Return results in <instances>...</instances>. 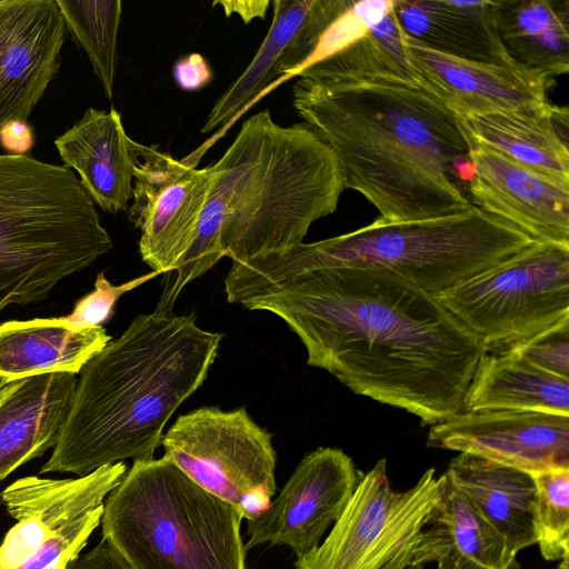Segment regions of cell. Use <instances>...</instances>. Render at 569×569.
<instances>
[{
	"label": "cell",
	"instance_id": "cell-1",
	"mask_svg": "<svg viewBox=\"0 0 569 569\" xmlns=\"http://www.w3.org/2000/svg\"><path fill=\"white\" fill-rule=\"evenodd\" d=\"M241 306L281 318L309 366L357 395L412 413L422 426L465 410L486 351L436 297L381 269L311 271Z\"/></svg>",
	"mask_w": 569,
	"mask_h": 569
},
{
	"label": "cell",
	"instance_id": "cell-2",
	"mask_svg": "<svg viewBox=\"0 0 569 569\" xmlns=\"http://www.w3.org/2000/svg\"><path fill=\"white\" fill-rule=\"evenodd\" d=\"M292 104L332 150L345 189L361 193L378 219L423 221L472 207L470 141L458 116L420 87L299 78Z\"/></svg>",
	"mask_w": 569,
	"mask_h": 569
},
{
	"label": "cell",
	"instance_id": "cell-3",
	"mask_svg": "<svg viewBox=\"0 0 569 569\" xmlns=\"http://www.w3.org/2000/svg\"><path fill=\"white\" fill-rule=\"evenodd\" d=\"M196 239L164 273L157 308L173 309L182 289L221 258L246 261L302 242L333 213L345 189L330 147L305 122L277 123L268 109L248 118L220 159Z\"/></svg>",
	"mask_w": 569,
	"mask_h": 569
},
{
	"label": "cell",
	"instance_id": "cell-4",
	"mask_svg": "<svg viewBox=\"0 0 569 569\" xmlns=\"http://www.w3.org/2000/svg\"><path fill=\"white\" fill-rule=\"evenodd\" d=\"M221 339L193 313L156 308L137 316L81 369L68 420L40 473L81 477L154 458L167 422L207 379Z\"/></svg>",
	"mask_w": 569,
	"mask_h": 569
},
{
	"label": "cell",
	"instance_id": "cell-5",
	"mask_svg": "<svg viewBox=\"0 0 569 569\" xmlns=\"http://www.w3.org/2000/svg\"><path fill=\"white\" fill-rule=\"evenodd\" d=\"M537 241L476 207L439 219L386 222L281 252L232 261L224 279L230 303H244L303 273L335 268L381 269L438 297L530 248Z\"/></svg>",
	"mask_w": 569,
	"mask_h": 569
},
{
	"label": "cell",
	"instance_id": "cell-6",
	"mask_svg": "<svg viewBox=\"0 0 569 569\" xmlns=\"http://www.w3.org/2000/svg\"><path fill=\"white\" fill-rule=\"evenodd\" d=\"M112 248L74 172L0 153V315L48 297Z\"/></svg>",
	"mask_w": 569,
	"mask_h": 569
},
{
	"label": "cell",
	"instance_id": "cell-7",
	"mask_svg": "<svg viewBox=\"0 0 569 569\" xmlns=\"http://www.w3.org/2000/svg\"><path fill=\"white\" fill-rule=\"evenodd\" d=\"M242 519L161 457L133 461L100 525L131 569H246Z\"/></svg>",
	"mask_w": 569,
	"mask_h": 569
},
{
	"label": "cell",
	"instance_id": "cell-8",
	"mask_svg": "<svg viewBox=\"0 0 569 569\" xmlns=\"http://www.w3.org/2000/svg\"><path fill=\"white\" fill-rule=\"evenodd\" d=\"M486 351H501L569 320V246L537 241L436 297Z\"/></svg>",
	"mask_w": 569,
	"mask_h": 569
},
{
	"label": "cell",
	"instance_id": "cell-9",
	"mask_svg": "<svg viewBox=\"0 0 569 569\" xmlns=\"http://www.w3.org/2000/svg\"><path fill=\"white\" fill-rule=\"evenodd\" d=\"M271 439L244 407H200L179 416L161 446L163 458L249 521L268 508L277 490Z\"/></svg>",
	"mask_w": 569,
	"mask_h": 569
},
{
	"label": "cell",
	"instance_id": "cell-10",
	"mask_svg": "<svg viewBox=\"0 0 569 569\" xmlns=\"http://www.w3.org/2000/svg\"><path fill=\"white\" fill-rule=\"evenodd\" d=\"M430 468L415 486L392 489L386 459L359 482L323 542L298 558L296 569H408L441 490Z\"/></svg>",
	"mask_w": 569,
	"mask_h": 569
},
{
	"label": "cell",
	"instance_id": "cell-11",
	"mask_svg": "<svg viewBox=\"0 0 569 569\" xmlns=\"http://www.w3.org/2000/svg\"><path fill=\"white\" fill-rule=\"evenodd\" d=\"M124 462L78 478H20L0 500L16 523L0 543V569H66L100 525L106 498L121 481Z\"/></svg>",
	"mask_w": 569,
	"mask_h": 569
},
{
	"label": "cell",
	"instance_id": "cell-12",
	"mask_svg": "<svg viewBox=\"0 0 569 569\" xmlns=\"http://www.w3.org/2000/svg\"><path fill=\"white\" fill-rule=\"evenodd\" d=\"M132 204L129 221L141 231L139 252L152 271L176 269L191 248L207 202L210 167L197 169L158 146L134 142Z\"/></svg>",
	"mask_w": 569,
	"mask_h": 569
},
{
	"label": "cell",
	"instance_id": "cell-13",
	"mask_svg": "<svg viewBox=\"0 0 569 569\" xmlns=\"http://www.w3.org/2000/svg\"><path fill=\"white\" fill-rule=\"evenodd\" d=\"M360 477L341 449L321 447L308 452L278 497L248 521V547L287 546L297 559L310 553L343 512Z\"/></svg>",
	"mask_w": 569,
	"mask_h": 569
},
{
	"label": "cell",
	"instance_id": "cell-14",
	"mask_svg": "<svg viewBox=\"0 0 569 569\" xmlns=\"http://www.w3.org/2000/svg\"><path fill=\"white\" fill-rule=\"evenodd\" d=\"M426 446L473 455L529 473L569 467V416L463 410L431 426Z\"/></svg>",
	"mask_w": 569,
	"mask_h": 569
},
{
	"label": "cell",
	"instance_id": "cell-15",
	"mask_svg": "<svg viewBox=\"0 0 569 569\" xmlns=\"http://www.w3.org/2000/svg\"><path fill=\"white\" fill-rule=\"evenodd\" d=\"M67 31L56 0H0V129L28 120L57 76Z\"/></svg>",
	"mask_w": 569,
	"mask_h": 569
},
{
	"label": "cell",
	"instance_id": "cell-16",
	"mask_svg": "<svg viewBox=\"0 0 569 569\" xmlns=\"http://www.w3.org/2000/svg\"><path fill=\"white\" fill-rule=\"evenodd\" d=\"M353 0H274L273 18L252 60L221 94L201 132L219 128L244 110L278 77L297 74L322 34Z\"/></svg>",
	"mask_w": 569,
	"mask_h": 569
},
{
	"label": "cell",
	"instance_id": "cell-17",
	"mask_svg": "<svg viewBox=\"0 0 569 569\" xmlns=\"http://www.w3.org/2000/svg\"><path fill=\"white\" fill-rule=\"evenodd\" d=\"M405 38L419 87L459 118L543 103L556 84V78L517 63L459 59Z\"/></svg>",
	"mask_w": 569,
	"mask_h": 569
},
{
	"label": "cell",
	"instance_id": "cell-18",
	"mask_svg": "<svg viewBox=\"0 0 569 569\" xmlns=\"http://www.w3.org/2000/svg\"><path fill=\"white\" fill-rule=\"evenodd\" d=\"M470 160L475 172L467 192L473 207L536 241L569 246V188L472 141Z\"/></svg>",
	"mask_w": 569,
	"mask_h": 569
},
{
	"label": "cell",
	"instance_id": "cell-19",
	"mask_svg": "<svg viewBox=\"0 0 569 569\" xmlns=\"http://www.w3.org/2000/svg\"><path fill=\"white\" fill-rule=\"evenodd\" d=\"M77 383L70 372L0 383V481L57 445Z\"/></svg>",
	"mask_w": 569,
	"mask_h": 569
},
{
	"label": "cell",
	"instance_id": "cell-20",
	"mask_svg": "<svg viewBox=\"0 0 569 569\" xmlns=\"http://www.w3.org/2000/svg\"><path fill=\"white\" fill-rule=\"evenodd\" d=\"M126 133L120 113L89 108L54 146L64 167L79 174L80 183L102 210L128 211L132 199L133 168L138 156Z\"/></svg>",
	"mask_w": 569,
	"mask_h": 569
},
{
	"label": "cell",
	"instance_id": "cell-21",
	"mask_svg": "<svg viewBox=\"0 0 569 569\" xmlns=\"http://www.w3.org/2000/svg\"><path fill=\"white\" fill-rule=\"evenodd\" d=\"M459 118V117H458ZM468 139L569 188V112L548 101L459 118Z\"/></svg>",
	"mask_w": 569,
	"mask_h": 569
},
{
	"label": "cell",
	"instance_id": "cell-22",
	"mask_svg": "<svg viewBox=\"0 0 569 569\" xmlns=\"http://www.w3.org/2000/svg\"><path fill=\"white\" fill-rule=\"evenodd\" d=\"M439 500L420 533L409 569H518L517 556L445 473Z\"/></svg>",
	"mask_w": 569,
	"mask_h": 569
},
{
	"label": "cell",
	"instance_id": "cell-23",
	"mask_svg": "<svg viewBox=\"0 0 569 569\" xmlns=\"http://www.w3.org/2000/svg\"><path fill=\"white\" fill-rule=\"evenodd\" d=\"M492 0H396L403 34L437 52L482 63H516L505 49ZM518 64V63H517Z\"/></svg>",
	"mask_w": 569,
	"mask_h": 569
},
{
	"label": "cell",
	"instance_id": "cell-24",
	"mask_svg": "<svg viewBox=\"0 0 569 569\" xmlns=\"http://www.w3.org/2000/svg\"><path fill=\"white\" fill-rule=\"evenodd\" d=\"M445 475L499 532L515 556L537 543L536 487L529 472L459 453Z\"/></svg>",
	"mask_w": 569,
	"mask_h": 569
},
{
	"label": "cell",
	"instance_id": "cell-25",
	"mask_svg": "<svg viewBox=\"0 0 569 569\" xmlns=\"http://www.w3.org/2000/svg\"><path fill=\"white\" fill-rule=\"evenodd\" d=\"M102 326L80 327L67 317L0 325V383L50 373H80L109 342Z\"/></svg>",
	"mask_w": 569,
	"mask_h": 569
},
{
	"label": "cell",
	"instance_id": "cell-26",
	"mask_svg": "<svg viewBox=\"0 0 569 569\" xmlns=\"http://www.w3.org/2000/svg\"><path fill=\"white\" fill-rule=\"evenodd\" d=\"M465 410H521L569 416V379L532 366L511 349L485 351L466 392Z\"/></svg>",
	"mask_w": 569,
	"mask_h": 569
},
{
	"label": "cell",
	"instance_id": "cell-27",
	"mask_svg": "<svg viewBox=\"0 0 569 569\" xmlns=\"http://www.w3.org/2000/svg\"><path fill=\"white\" fill-rule=\"evenodd\" d=\"M496 21L516 63L552 78L568 73V0H498Z\"/></svg>",
	"mask_w": 569,
	"mask_h": 569
},
{
	"label": "cell",
	"instance_id": "cell-28",
	"mask_svg": "<svg viewBox=\"0 0 569 569\" xmlns=\"http://www.w3.org/2000/svg\"><path fill=\"white\" fill-rule=\"evenodd\" d=\"M297 74L320 86L383 81L419 87L393 9L365 37Z\"/></svg>",
	"mask_w": 569,
	"mask_h": 569
},
{
	"label": "cell",
	"instance_id": "cell-29",
	"mask_svg": "<svg viewBox=\"0 0 569 569\" xmlns=\"http://www.w3.org/2000/svg\"><path fill=\"white\" fill-rule=\"evenodd\" d=\"M69 30L87 52L104 96L111 100L117 67L120 0H56Z\"/></svg>",
	"mask_w": 569,
	"mask_h": 569
},
{
	"label": "cell",
	"instance_id": "cell-30",
	"mask_svg": "<svg viewBox=\"0 0 569 569\" xmlns=\"http://www.w3.org/2000/svg\"><path fill=\"white\" fill-rule=\"evenodd\" d=\"M530 475L536 487V545L546 560L569 565V467Z\"/></svg>",
	"mask_w": 569,
	"mask_h": 569
},
{
	"label": "cell",
	"instance_id": "cell-31",
	"mask_svg": "<svg viewBox=\"0 0 569 569\" xmlns=\"http://www.w3.org/2000/svg\"><path fill=\"white\" fill-rule=\"evenodd\" d=\"M395 4L396 0L353 1L322 34L305 67L340 52L365 37L385 19Z\"/></svg>",
	"mask_w": 569,
	"mask_h": 569
},
{
	"label": "cell",
	"instance_id": "cell-32",
	"mask_svg": "<svg viewBox=\"0 0 569 569\" xmlns=\"http://www.w3.org/2000/svg\"><path fill=\"white\" fill-rule=\"evenodd\" d=\"M160 274L158 271H151L122 284L113 286L104 277V272H99L93 291L81 298L73 311L66 317L80 327L101 326L112 316L116 302L122 295Z\"/></svg>",
	"mask_w": 569,
	"mask_h": 569
},
{
	"label": "cell",
	"instance_id": "cell-33",
	"mask_svg": "<svg viewBox=\"0 0 569 569\" xmlns=\"http://www.w3.org/2000/svg\"><path fill=\"white\" fill-rule=\"evenodd\" d=\"M509 349L532 366L569 379V320Z\"/></svg>",
	"mask_w": 569,
	"mask_h": 569
},
{
	"label": "cell",
	"instance_id": "cell-34",
	"mask_svg": "<svg viewBox=\"0 0 569 569\" xmlns=\"http://www.w3.org/2000/svg\"><path fill=\"white\" fill-rule=\"evenodd\" d=\"M177 84L186 91L206 87L213 77L209 62L200 53H190L179 59L172 71Z\"/></svg>",
	"mask_w": 569,
	"mask_h": 569
},
{
	"label": "cell",
	"instance_id": "cell-35",
	"mask_svg": "<svg viewBox=\"0 0 569 569\" xmlns=\"http://www.w3.org/2000/svg\"><path fill=\"white\" fill-rule=\"evenodd\" d=\"M66 569H131L114 548L102 539L90 551L78 556Z\"/></svg>",
	"mask_w": 569,
	"mask_h": 569
},
{
	"label": "cell",
	"instance_id": "cell-36",
	"mask_svg": "<svg viewBox=\"0 0 569 569\" xmlns=\"http://www.w3.org/2000/svg\"><path fill=\"white\" fill-rule=\"evenodd\" d=\"M34 144V133L28 121L11 120L0 129V146L7 154L27 156Z\"/></svg>",
	"mask_w": 569,
	"mask_h": 569
},
{
	"label": "cell",
	"instance_id": "cell-37",
	"mask_svg": "<svg viewBox=\"0 0 569 569\" xmlns=\"http://www.w3.org/2000/svg\"><path fill=\"white\" fill-rule=\"evenodd\" d=\"M219 4L222 7L224 14L230 17L237 13L244 23H249L254 18L264 19L268 7L271 6L269 0H224L214 1L212 6Z\"/></svg>",
	"mask_w": 569,
	"mask_h": 569
},
{
	"label": "cell",
	"instance_id": "cell-38",
	"mask_svg": "<svg viewBox=\"0 0 569 569\" xmlns=\"http://www.w3.org/2000/svg\"><path fill=\"white\" fill-rule=\"evenodd\" d=\"M560 569H569V566H560Z\"/></svg>",
	"mask_w": 569,
	"mask_h": 569
}]
</instances>
